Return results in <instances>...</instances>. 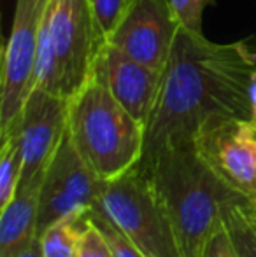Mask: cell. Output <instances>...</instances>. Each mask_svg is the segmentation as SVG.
Here are the masks:
<instances>
[{
  "instance_id": "1",
  "label": "cell",
  "mask_w": 256,
  "mask_h": 257,
  "mask_svg": "<svg viewBox=\"0 0 256 257\" xmlns=\"http://www.w3.org/2000/svg\"><path fill=\"white\" fill-rule=\"evenodd\" d=\"M254 65L256 44L251 39L218 44L181 27L146 128L142 161L193 144L214 119H251L247 84Z\"/></svg>"
},
{
  "instance_id": "2",
  "label": "cell",
  "mask_w": 256,
  "mask_h": 257,
  "mask_svg": "<svg viewBox=\"0 0 256 257\" xmlns=\"http://www.w3.org/2000/svg\"><path fill=\"white\" fill-rule=\"evenodd\" d=\"M174 229L183 257H204L228 208L247 201L205 163L195 144H183L139 163Z\"/></svg>"
},
{
  "instance_id": "3",
  "label": "cell",
  "mask_w": 256,
  "mask_h": 257,
  "mask_svg": "<svg viewBox=\"0 0 256 257\" xmlns=\"http://www.w3.org/2000/svg\"><path fill=\"white\" fill-rule=\"evenodd\" d=\"M67 132L104 182L125 175L142 161L146 128L97 79H90L68 100Z\"/></svg>"
},
{
  "instance_id": "4",
  "label": "cell",
  "mask_w": 256,
  "mask_h": 257,
  "mask_svg": "<svg viewBox=\"0 0 256 257\" xmlns=\"http://www.w3.org/2000/svg\"><path fill=\"white\" fill-rule=\"evenodd\" d=\"M97 205L146 257H183L170 220L140 165L104 182Z\"/></svg>"
},
{
  "instance_id": "5",
  "label": "cell",
  "mask_w": 256,
  "mask_h": 257,
  "mask_svg": "<svg viewBox=\"0 0 256 257\" xmlns=\"http://www.w3.org/2000/svg\"><path fill=\"white\" fill-rule=\"evenodd\" d=\"M44 23L55 56L53 95L68 102L92 79L106 37L92 0H49Z\"/></svg>"
},
{
  "instance_id": "6",
  "label": "cell",
  "mask_w": 256,
  "mask_h": 257,
  "mask_svg": "<svg viewBox=\"0 0 256 257\" xmlns=\"http://www.w3.org/2000/svg\"><path fill=\"white\" fill-rule=\"evenodd\" d=\"M49 0H16L13 28L2 49L0 137L13 132L30 95L35 49Z\"/></svg>"
},
{
  "instance_id": "7",
  "label": "cell",
  "mask_w": 256,
  "mask_h": 257,
  "mask_svg": "<svg viewBox=\"0 0 256 257\" xmlns=\"http://www.w3.org/2000/svg\"><path fill=\"white\" fill-rule=\"evenodd\" d=\"M102 186L104 180L79 154L65 130L42 177L37 234L67 215L88 213L99 201Z\"/></svg>"
},
{
  "instance_id": "8",
  "label": "cell",
  "mask_w": 256,
  "mask_h": 257,
  "mask_svg": "<svg viewBox=\"0 0 256 257\" xmlns=\"http://www.w3.org/2000/svg\"><path fill=\"white\" fill-rule=\"evenodd\" d=\"M193 144L226 186L246 200H256V122L253 119H214L200 130Z\"/></svg>"
},
{
  "instance_id": "9",
  "label": "cell",
  "mask_w": 256,
  "mask_h": 257,
  "mask_svg": "<svg viewBox=\"0 0 256 257\" xmlns=\"http://www.w3.org/2000/svg\"><path fill=\"white\" fill-rule=\"evenodd\" d=\"M181 27L170 0H132L107 42L163 72Z\"/></svg>"
},
{
  "instance_id": "10",
  "label": "cell",
  "mask_w": 256,
  "mask_h": 257,
  "mask_svg": "<svg viewBox=\"0 0 256 257\" xmlns=\"http://www.w3.org/2000/svg\"><path fill=\"white\" fill-rule=\"evenodd\" d=\"M68 102L46 89H32L18 121L21 149L20 184L32 182L44 173L65 130Z\"/></svg>"
},
{
  "instance_id": "11",
  "label": "cell",
  "mask_w": 256,
  "mask_h": 257,
  "mask_svg": "<svg viewBox=\"0 0 256 257\" xmlns=\"http://www.w3.org/2000/svg\"><path fill=\"white\" fill-rule=\"evenodd\" d=\"M92 79L102 82L128 114L147 128L160 95L163 72L133 60L106 41Z\"/></svg>"
},
{
  "instance_id": "12",
  "label": "cell",
  "mask_w": 256,
  "mask_h": 257,
  "mask_svg": "<svg viewBox=\"0 0 256 257\" xmlns=\"http://www.w3.org/2000/svg\"><path fill=\"white\" fill-rule=\"evenodd\" d=\"M42 177L44 173L32 182L20 184L13 200L0 208V257H16L39 238Z\"/></svg>"
},
{
  "instance_id": "13",
  "label": "cell",
  "mask_w": 256,
  "mask_h": 257,
  "mask_svg": "<svg viewBox=\"0 0 256 257\" xmlns=\"http://www.w3.org/2000/svg\"><path fill=\"white\" fill-rule=\"evenodd\" d=\"M90 213V212H88ZM88 213H72L56 220L39 234L44 257H75L88 226Z\"/></svg>"
},
{
  "instance_id": "14",
  "label": "cell",
  "mask_w": 256,
  "mask_h": 257,
  "mask_svg": "<svg viewBox=\"0 0 256 257\" xmlns=\"http://www.w3.org/2000/svg\"><path fill=\"white\" fill-rule=\"evenodd\" d=\"M0 208L6 206L16 194L21 179V149L18 128L0 137Z\"/></svg>"
},
{
  "instance_id": "15",
  "label": "cell",
  "mask_w": 256,
  "mask_h": 257,
  "mask_svg": "<svg viewBox=\"0 0 256 257\" xmlns=\"http://www.w3.org/2000/svg\"><path fill=\"white\" fill-rule=\"evenodd\" d=\"M88 219L95 224L97 229L106 238L113 257H146L120 229H118L116 224L107 217V213L104 212L99 205H95L90 210Z\"/></svg>"
},
{
  "instance_id": "16",
  "label": "cell",
  "mask_w": 256,
  "mask_h": 257,
  "mask_svg": "<svg viewBox=\"0 0 256 257\" xmlns=\"http://www.w3.org/2000/svg\"><path fill=\"white\" fill-rule=\"evenodd\" d=\"M240 203H235L228 208L225 215V226L228 227L239 257H256V233L244 217L239 206Z\"/></svg>"
},
{
  "instance_id": "17",
  "label": "cell",
  "mask_w": 256,
  "mask_h": 257,
  "mask_svg": "<svg viewBox=\"0 0 256 257\" xmlns=\"http://www.w3.org/2000/svg\"><path fill=\"white\" fill-rule=\"evenodd\" d=\"M130 2L132 0H92V7H93V13H95L97 23H99L100 32L106 37V41L113 34V30L120 23L121 18H123Z\"/></svg>"
},
{
  "instance_id": "18",
  "label": "cell",
  "mask_w": 256,
  "mask_h": 257,
  "mask_svg": "<svg viewBox=\"0 0 256 257\" xmlns=\"http://www.w3.org/2000/svg\"><path fill=\"white\" fill-rule=\"evenodd\" d=\"M181 25L190 32L202 34L204 11L214 4V0H170Z\"/></svg>"
},
{
  "instance_id": "19",
  "label": "cell",
  "mask_w": 256,
  "mask_h": 257,
  "mask_svg": "<svg viewBox=\"0 0 256 257\" xmlns=\"http://www.w3.org/2000/svg\"><path fill=\"white\" fill-rule=\"evenodd\" d=\"M75 257H113L106 238L102 236V233L97 229V226L90 219H88V226H86V231L81 238L79 250Z\"/></svg>"
},
{
  "instance_id": "20",
  "label": "cell",
  "mask_w": 256,
  "mask_h": 257,
  "mask_svg": "<svg viewBox=\"0 0 256 257\" xmlns=\"http://www.w3.org/2000/svg\"><path fill=\"white\" fill-rule=\"evenodd\" d=\"M204 257H239V252H237L235 243H233L232 236H230V231L225 226V222L212 234L211 240L207 241Z\"/></svg>"
},
{
  "instance_id": "21",
  "label": "cell",
  "mask_w": 256,
  "mask_h": 257,
  "mask_svg": "<svg viewBox=\"0 0 256 257\" xmlns=\"http://www.w3.org/2000/svg\"><path fill=\"white\" fill-rule=\"evenodd\" d=\"M247 98H249V110H251V119L256 122V65L251 72L249 84H247Z\"/></svg>"
},
{
  "instance_id": "22",
  "label": "cell",
  "mask_w": 256,
  "mask_h": 257,
  "mask_svg": "<svg viewBox=\"0 0 256 257\" xmlns=\"http://www.w3.org/2000/svg\"><path fill=\"white\" fill-rule=\"evenodd\" d=\"M239 206H240V210H242L244 217L247 219V222H249V226L253 227L254 233H256V200L254 201H251V200L242 201Z\"/></svg>"
},
{
  "instance_id": "23",
  "label": "cell",
  "mask_w": 256,
  "mask_h": 257,
  "mask_svg": "<svg viewBox=\"0 0 256 257\" xmlns=\"http://www.w3.org/2000/svg\"><path fill=\"white\" fill-rule=\"evenodd\" d=\"M16 257H44L42 255V250H41V241H39V238L30 245V247L21 250Z\"/></svg>"
}]
</instances>
